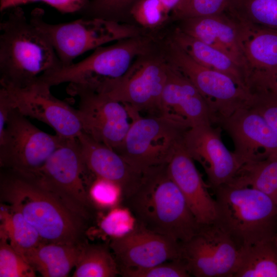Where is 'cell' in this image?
Segmentation results:
<instances>
[{
	"instance_id": "1",
	"label": "cell",
	"mask_w": 277,
	"mask_h": 277,
	"mask_svg": "<svg viewBox=\"0 0 277 277\" xmlns=\"http://www.w3.org/2000/svg\"><path fill=\"white\" fill-rule=\"evenodd\" d=\"M124 202L139 225L181 244L188 241L200 226L167 165L145 172L140 186Z\"/></svg>"
},
{
	"instance_id": "2",
	"label": "cell",
	"mask_w": 277,
	"mask_h": 277,
	"mask_svg": "<svg viewBox=\"0 0 277 277\" xmlns=\"http://www.w3.org/2000/svg\"><path fill=\"white\" fill-rule=\"evenodd\" d=\"M7 172L1 180L3 201L22 214L44 242L82 243L84 219L32 178L10 170Z\"/></svg>"
},
{
	"instance_id": "3",
	"label": "cell",
	"mask_w": 277,
	"mask_h": 277,
	"mask_svg": "<svg viewBox=\"0 0 277 277\" xmlns=\"http://www.w3.org/2000/svg\"><path fill=\"white\" fill-rule=\"evenodd\" d=\"M0 23L1 86L23 88L62 66L53 47L20 7Z\"/></svg>"
},
{
	"instance_id": "4",
	"label": "cell",
	"mask_w": 277,
	"mask_h": 277,
	"mask_svg": "<svg viewBox=\"0 0 277 277\" xmlns=\"http://www.w3.org/2000/svg\"><path fill=\"white\" fill-rule=\"evenodd\" d=\"M216 222L240 249L273 240L277 230V204L255 188L230 183L214 190Z\"/></svg>"
},
{
	"instance_id": "5",
	"label": "cell",
	"mask_w": 277,
	"mask_h": 277,
	"mask_svg": "<svg viewBox=\"0 0 277 277\" xmlns=\"http://www.w3.org/2000/svg\"><path fill=\"white\" fill-rule=\"evenodd\" d=\"M125 106L130 125L117 153L141 173L167 165L191 126L173 114L144 116L136 110Z\"/></svg>"
},
{
	"instance_id": "6",
	"label": "cell",
	"mask_w": 277,
	"mask_h": 277,
	"mask_svg": "<svg viewBox=\"0 0 277 277\" xmlns=\"http://www.w3.org/2000/svg\"><path fill=\"white\" fill-rule=\"evenodd\" d=\"M44 10L36 8L31 12L29 20L51 44L62 66L73 64L80 55L107 43L146 33L133 24L85 17L70 22L50 24L44 20Z\"/></svg>"
},
{
	"instance_id": "7",
	"label": "cell",
	"mask_w": 277,
	"mask_h": 277,
	"mask_svg": "<svg viewBox=\"0 0 277 277\" xmlns=\"http://www.w3.org/2000/svg\"><path fill=\"white\" fill-rule=\"evenodd\" d=\"M157 41L147 33L100 47L83 60L48 71L38 79L51 87L62 83L92 86L123 76L138 56L153 49Z\"/></svg>"
},
{
	"instance_id": "8",
	"label": "cell",
	"mask_w": 277,
	"mask_h": 277,
	"mask_svg": "<svg viewBox=\"0 0 277 277\" xmlns=\"http://www.w3.org/2000/svg\"><path fill=\"white\" fill-rule=\"evenodd\" d=\"M167 70L158 42L153 49L137 57L123 76L104 81L92 89L140 113L161 114Z\"/></svg>"
},
{
	"instance_id": "9",
	"label": "cell",
	"mask_w": 277,
	"mask_h": 277,
	"mask_svg": "<svg viewBox=\"0 0 277 277\" xmlns=\"http://www.w3.org/2000/svg\"><path fill=\"white\" fill-rule=\"evenodd\" d=\"M84 163L77 138L66 139L44 165L30 176L84 219L89 217L88 189L92 181Z\"/></svg>"
},
{
	"instance_id": "10",
	"label": "cell",
	"mask_w": 277,
	"mask_h": 277,
	"mask_svg": "<svg viewBox=\"0 0 277 277\" xmlns=\"http://www.w3.org/2000/svg\"><path fill=\"white\" fill-rule=\"evenodd\" d=\"M160 44L167 63L186 76L204 97L214 124L240 108L249 107L252 94L230 76L198 63L169 38Z\"/></svg>"
},
{
	"instance_id": "11",
	"label": "cell",
	"mask_w": 277,
	"mask_h": 277,
	"mask_svg": "<svg viewBox=\"0 0 277 277\" xmlns=\"http://www.w3.org/2000/svg\"><path fill=\"white\" fill-rule=\"evenodd\" d=\"M66 140L43 131L13 108L0 140L1 167L23 175H32Z\"/></svg>"
},
{
	"instance_id": "12",
	"label": "cell",
	"mask_w": 277,
	"mask_h": 277,
	"mask_svg": "<svg viewBox=\"0 0 277 277\" xmlns=\"http://www.w3.org/2000/svg\"><path fill=\"white\" fill-rule=\"evenodd\" d=\"M68 91L79 98L77 112L83 132L117 152L130 125L126 106L86 86L69 84Z\"/></svg>"
},
{
	"instance_id": "13",
	"label": "cell",
	"mask_w": 277,
	"mask_h": 277,
	"mask_svg": "<svg viewBox=\"0 0 277 277\" xmlns=\"http://www.w3.org/2000/svg\"><path fill=\"white\" fill-rule=\"evenodd\" d=\"M240 249L216 222L200 225L196 233L182 244V259L191 276L234 277Z\"/></svg>"
},
{
	"instance_id": "14",
	"label": "cell",
	"mask_w": 277,
	"mask_h": 277,
	"mask_svg": "<svg viewBox=\"0 0 277 277\" xmlns=\"http://www.w3.org/2000/svg\"><path fill=\"white\" fill-rule=\"evenodd\" d=\"M1 87L6 91L13 108L46 124L57 135L74 139L82 132L77 110L53 96L51 87L40 80L23 88Z\"/></svg>"
},
{
	"instance_id": "15",
	"label": "cell",
	"mask_w": 277,
	"mask_h": 277,
	"mask_svg": "<svg viewBox=\"0 0 277 277\" xmlns=\"http://www.w3.org/2000/svg\"><path fill=\"white\" fill-rule=\"evenodd\" d=\"M216 124L230 137L233 152L242 166L277 157V132L252 108H240Z\"/></svg>"
},
{
	"instance_id": "16",
	"label": "cell",
	"mask_w": 277,
	"mask_h": 277,
	"mask_svg": "<svg viewBox=\"0 0 277 277\" xmlns=\"http://www.w3.org/2000/svg\"><path fill=\"white\" fill-rule=\"evenodd\" d=\"M221 130L213 125L190 127L182 142L189 155L202 165L209 186L213 190L230 182L242 166L233 152L224 144Z\"/></svg>"
},
{
	"instance_id": "17",
	"label": "cell",
	"mask_w": 277,
	"mask_h": 277,
	"mask_svg": "<svg viewBox=\"0 0 277 277\" xmlns=\"http://www.w3.org/2000/svg\"><path fill=\"white\" fill-rule=\"evenodd\" d=\"M241 23L248 90H277V31Z\"/></svg>"
},
{
	"instance_id": "18",
	"label": "cell",
	"mask_w": 277,
	"mask_h": 277,
	"mask_svg": "<svg viewBox=\"0 0 277 277\" xmlns=\"http://www.w3.org/2000/svg\"><path fill=\"white\" fill-rule=\"evenodd\" d=\"M110 247L120 271L124 268H147L182 259V244L138 224L127 235L111 240Z\"/></svg>"
},
{
	"instance_id": "19",
	"label": "cell",
	"mask_w": 277,
	"mask_h": 277,
	"mask_svg": "<svg viewBox=\"0 0 277 277\" xmlns=\"http://www.w3.org/2000/svg\"><path fill=\"white\" fill-rule=\"evenodd\" d=\"M167 172L184 195L200 225L216 222L217 207L208 190V186L196 168L194 161L182 144L167 165Z\"/></svg>"
},
{
	"instance_id": "20",
	"label": "cell",
	"mask_w": 277,
	"mask_h": 277,
	"mask_svg": "<svg viewBox=\"0 0 277 277\" xmlns=\"http://www.w3.org/2000/svg\"><path fill=\"white\" fill-rule=\"evenodd\" d=\"M177 22V29L224 52L244 71L242 24L237 19L225 12Z\"/></svg>"
},
{
	"instance_id": "21",
	"label": "cell",
	"mask_w": 277,
	"mask_h": 277,
	"mask_svg": "<svg viewBox=\"0 0 277 277\" xmlns=\"http://www.w3.org/2000/svg\"><path fill=\"white\" fill-rule=\"evenodd\" d=\"M77 138L85 165L94 177L118 184L123 190L124 199L135 191L144 173L137 171L117 152L84 132Z\"/></svg>"
},
{
	"instance_id": "22",
	"label": "cell",
	"mask_w": 277,
	"mask_h": 277,
	"mask_svg": "<svg viewBox=\"0 0 277 277\" xmlns=\"http://www.w3.org/2000/svg\"><path fill=\"white\" fill-rule=\"evenodd\" d=\"M167 77L162 97L163 113L174 115L191 127L213 125L204 97L192 83L168 63Z\"/></svg>"
},
{
	"instance_id": "23",
	"label": "cell",
	"mask_w": 277,
	"mask_h": 277,
	"mask_svg": "<svg viewBox=\"0 0 277 277\" xmlns=\"http://www.w3.org/2000/svg\"><path fill=\"white\" fill-rule=\"evenodd\" d=\"M169 38L195 61L228 75L239 86L249 92L243 68L228 55L176 28Z\"/></svg>"
},
{
	"instance_id": "24",
	"label": "cell",
	"mask_w": 277,
	"mask_h": 277,
	"mask_svg": "<svg viewBox=\"0 0 277 277\" xmlns=\"http://www.w3.org/2000/svg\"><path fill=\"white\" fill-rule=\"evenodd\" d=\"M82 243L42 242L29 252L25 258L42 276L65 277L76 266Z\"/></svg>"
},
{
	"instance_id": "25",
	"label": "cell",
	"mask_w": 277,
	"mask_h": 277,
	"mask_svg": "<svg viewBox=\"0 0 277 277\" xmlns=\"http://www.w3.org/2000/svg\"><path fill=\"white\" fill-rule=\"evenodd\" d=\"M0 220V236L6 238L25 258L44 242L35 228L10 205L1 204Z\"/></svg>"
},
{
	"instance_id": "26",
	"label": "cell",
	"mask_w": 277,
	"mask_h": 277,
	"mask_svg": "<svg viewBox=\"0 0 277 277\" xmlns=\"http://www.w3.org/2000/svg\"><path fill=\"white\" fill-rule=\"evenodd\" d=\"M234 277H277V247L273 240L241 249Z\"/></svg>"
},
{
	"instance_id": "27",
	"label": "cell",
	"mask_w": 277,
	"mask_h": 277,
	"mask_svg": "<svg viewBox=\"0 0 277 277\" xmlns=\"http://www.w3.org/2000/svg\"><path fill=\"white\" fill-rule=\"evenodd\" d=\"M229 183L258 189L277 204V157L243 165Z\"/></svg>"
},
{
	"instance_id": "28",
	"label": "cell",
	"mask_w": 277,
	"mask_h": 277,
	"mask_svg": "<svg viewBox=\"0 0 277 277\" xmlns=\"http://www.w3.org/2000/svg\"><path fill=\"white\" fill-rule=\"evenodd\" d=\"M73 277H114L120 274L114 255L105 246L82 243Z\"/></svg>"
},
{
	"instance_id": "29",
	"label": "cell",
	"mask_w": 277,
	"mask_h": 277,
	"mask_svg": "<svg viewBox=\"0 0 277 277\" xmlns=\"http://www.w3.org/2000/svg\"><path fill=\"white\" fill-rule=\"evenodd\" d=\"M226 12L244 24L277 31V0H231Z\"/></svg>"
},
{
	"instance_id": "30",
	"label": "cell",
	"mask_w": 277,
	"mask_h": 277,
	"mask_svg": "<svg viewBox=\"0 0 277 277\" xmlns=\"http://www.w3.org/2000/svg\"><path fill=\"white\" fill-rule=\"evenodd\" d=\"M138 1L89 0L87 5L78 13L85 18H97L134 24L130 12Z\"/></svg>"
},
{
	"instance_id": "31",
	"label": "cell",
	"mask_w": 277,
	"mask_h": 277,
	"mask_svg": "<svg viewBox=\"0 0 277 277\" xmlns=\"http://www.w3.org/2000/svg\"><path fill=\"white\" fill-rule=\"evenodd\" d=\"M35 272L26 258L0 236V276L34 277Z\"/></svg>"
},
{
	"instance_id": "32",
	"label": "cell",
	"mask_w": 277,
	"mask_h": 277,
	"mask_svg": "<svg viewBox=\"0 0 277 277\" xmlns=\"http://www.w3.org/2000/svg\"><path fill=\"white\" fill-rule=\"evenodd\" d=\"M137 225L136 218L126 206L110 209L101 220L100 228L111 240L122 238L131 232Z\"/></svg>"
},
{
	"instance_id": "33",
	"label": "cell",
	"mask_w": 277,
	"mask_h": 277,
	"mask_svg": "<svg viewBox=\"0 0 277 277\" xmlns=\"http://www.w3.org/2000/svg\"><path fill=\"white\" fill-rule=\"evenodd\" d=\"M132 22L146 29H154L170 18L158 0H138L130 12Z\"/></svg>"
},
{
	"instance_id": "34",
	"label": "cell",
	"mask_w": 277,
	"mask_h": 277,
	"mask_svg": "<svg viewBox=\"0 0 277 277\" xmlns=\"http://www.w3.org/2000/svg\"><path fill=\"white\" fill-rule=\"evenodd\" d=\"M231 0H183L170 14L173 21L209 16L226 12Z\"/></svg>"
},
{
	"instance_id": "35",
	"label": "cell",
	"mask_w": 277,
	"mask_h": 277,
	"mask_svg": "<svg viewBox=\"0 0 277 277\" xmlns=\"http://www.w3.org/2000/svg\"><path fill=\"white\" fill-rule=\"evenodd\" d=\"M92 205L102 209H111L124 201V193L117 184L105 179L94 177L88 189Z\"/></svg>"
},
{
	"instance_id": "36",
	"label": "cell",
	"mask_w": 277,
	"mask_h": 277,
	"mask_svg": "<svg viewBox=\"0 0 277 277\" xmlns=\"http://www.w3.org/2000/svg\"><path fill=\"white\" fill-rule=\"evenodd\" d=\"M120 274L125 277H189L191 275L182 259L169 261L149 267L124 268Z\"/></svg>"
},
{
	"instance_id": "37",
	"label": "cell",
	"mask_w": 277,
	"mask_h": 277,
	"mask_svg": "<svg viewBox=\"0 0 277 277\" xmlns=\"http://www.w3.org/2000/svg\"><path fill=\"white\" fill-rule=\"evenodd\" d=\"M251 94L249 107L259 113L277 132V90H264Z\"/></svg>"
},
{
	"instance_id": "38",
	"label": "cell",
	"mask_w": 277,
	"mask_h": 277,
	"mask_svg": "<svg viewBox=\"0 0 277 277\" xmlns=\"http://www.w3.org/2000/svg\"><path fill=\"white\" fill-rule=\"evenodd\" d=\"M43 2L63 13H78L89 0H0V11L4 12L21 5Z\"/></svg>"
},
{
	"instance_id": "39",
	"label": "cell",
	"mask_w": 277,
	"mask_h": 277,
	"mask_svg": "<svg viewBox=\"0 0 277 277\" xmlns=\"http://www.w3.org/2000/svg\"><path fill=\"white\" fill-rule=\"evenodd\" d=\"M8 95L5 89H0V140L4 136L7 121L11 111L13 109Z\"/></svg>"
},
{
	"instance_id": "40",
	"label": "cell",
	"mask_w": 277,
	"mask_h": 277,
	"mask_svg": "<svg viewBox=\"0 0 277 277\" xmlns=\"http://www.w3.org/2000/svg\"><path fill=\"white\" fill-rule=\"evenodd\" d=\"M166 12L170 16L172 12L181 3L183 0H158Z\"/></svg>"
},
{
	"instance_id": "41",
	"label": "cell",
	"mask_w": 277,
	"mask_h": 277,
	"mask_svg": "<svg viewBox=\"0 0 277 277\" xmlns=\"http://www.w3.org/2000/svg\"><path fill=\"white\" fill-rule=\"evenodd\" d=\"M273 241H274L276 246L277 247V230H276V232L275 233L274 238L273 239Z\"/></svg>"
}]
</instances>
